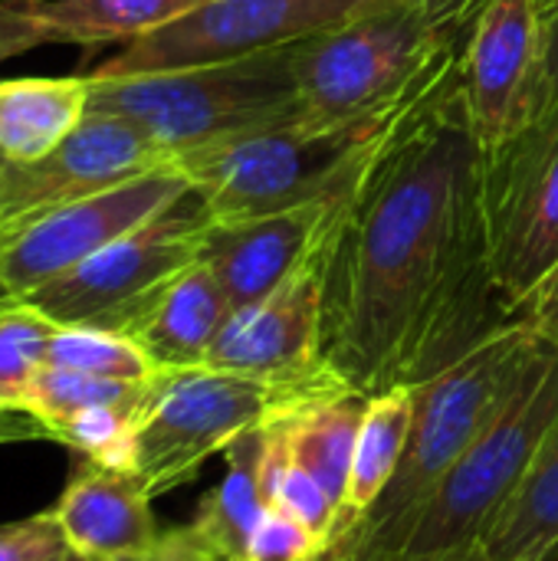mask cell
Returning <instances> with one entry per match:
<instances>
[{"label":"cell","mask_w":558,"mask_h":561,"mask_svg":"<svg viewBox=\"0 0 558 561\" xmlns=\"http://www.w3.org/2000/svg\"><path fill=\"white\" fill-rule=\"evenodd\" d=\"M148 388H151V378L148 381H115V378H95V375L46 365L33 385L26 414L43 421L49 431L62 417H69L82 408L109 404V408H128V411L141 414V408L148 401Z\"/></svg>","instance_id":"obj_25"},{"label":"cell","mask_w":558,"mask_h":561,"mask_svg":"<svg viewBox=\"0 0 558 561\" xmlns=\"http://www.w3.org/2000/svg\"><path fill=\"white\" fill-rule=\"evenodd\" d=\"M401 112L355 125H309L296 118L187 151L174 158V168L187 178L210 220L280 214L345 194Z\"/></svg>","instance_id":"obj_4"},{"label":"cell","mask_w":558,"mask_h":561,"mask_svg":"<svg viewBox=\"0 0 558 561\" xmlns=\"http://www.w3.org/2000/svg\"><path fill=\"white\" fill-rule=\"evenodd\" d=\"M411 424H414V391L411 388H388L365 401V414L358 424V440H355L352 470H349L345 500H342L339 529H335L332 546L342 536H349L388 490V483L398 473V463L408 450Z\"/></svg>","instance_id":"obj_19"},{"label":"cell","mask_w":558,"mask_h":561,"mask_svg":"<svg viewBox=\"0 0 558 561\" xmlns=\"http://www.w3.org/2000/svg\"><path fill=\"white\" fill-rule=\"evenodd\" d=\"M322 561H493L487 556V549L477 542L467 546H454V549H441V552H326Z\"/></svg>","instance_id":"obj_34"},{"label":"cell","mask_w":558,"mask_h":561,"mask_svg":"<svg viewBox=\"0 0 558 561\" xmlns=\"http://www.w3.org/2000/svg\"><path fill=\"white\" fill-rule=\"evenodd\" d=\"M408 3L424 10L444 30H464L474 10L480 7V0H408Z\"/></svg>","instance_id":"obj_36"},{"label":"cell","mask_w":558,"mask_h":561,"mask_svg":"<svg viewBox=\"0 0 558 561\" xmlns=\"http://www.w3.org/2000/svg\"><path fill=\"white\" fill-rule=\"evenodd\" d=\"M122 561H217V552L204 542V536L187 523V526H171L161 529L158 542L132 559Z\"/></svg>","instance_id":"obj_32"},{"label":"cell","mask_w":558,"mask_h":561,"mask_svg":"<svg viewBox=\"0 0 558 561\" xmlns=\"http://www.w3.org/2000/svg\"><path fill=\"white\" fill-rule=\"evenodd\" d=\"M266 427V424H263ZM263 427L243 434L234 440L227 454V473L220 486H214L201 506L191 526L204 536V542L217 552V559L247 561V546L270 510L263 480H260V457H263Z\"/></svg>","instance_id":"obj_21"},{"label":"cell","mask_w":558,"mask_h":561,"mask_svg":"<svg viewBox=\"0 0 558 561\" xmlns=\"http://www.w3.org/2000/svg\"><path fill=\"white\" fill-rule=\"evenodd\" d=\"M89 108L135 122L171 161L204 145L286 125L303 115L293 46L187 69L109 79L89 76Z\"/></svg>","instance_id":"obj_5"},{"label":"cell","mask_w":558,"mask_h":561,"mask_svg":"<svg viewBox=\"0 0 558 561\" xmlns=\"http://www.w3.org/2000/svg\"><path fill=\"white\" fill-rule=\"evenodd\" d=\"M56 561H89V559H82L79 552H72V549H66V552H62V556H59V559H56Z\"/></svg>","instance_id":"obj_38"},{"label":"cell","mask_w":558,"mask_h":561,"mask_svg":"<svg viewBox=\"0 0 558 561\" xmlns=\"http://www.w3.org/2000/svg\"><path fill=\"white\" fill-rule=\"evenodd\" d=\"M135 427H138V411L102 404L62 417L53 427V434L56 444L76 450L82 460H92L105 470L135 473Z\"/></svg>","instance_id":"obj_27"},{"label":"cell","mask_w":558,"mask_h":561,"mask_svg":"<svg viewBox=\"0 0 558 561\" xmlns=\"http://www.w3.org/2000/svg\"><path fill=\"white\" fill-rule=\"evenodd\" d=\"M191 194L187 178L164 164L151 174L59 204L0 233V289L23 299L49 279L69 273L102 247L155 220Z\"/></svg>","instance_id":"obj_10"},{"label":"cell","mask_w":558,"mask_h":561,"mask_svg":"<svg viewBox=\"0 0 558 561\" xmlns=\"http://www.w3.org/2000/svg\"><path fill=\"white\" fill-rule=\"evenodd\" d=\"M33 440H53L56 444V434L43 421H36L33 414L0 411V444H33Z\"/></svg>","instance_id":"obj_35"},{"label":"cell","mask_w":558,"mask_h":561,"mask_svg":"<svg viewBox=\"0 0 558 561\" xmlns=\"http://www.w3.org/2000/svg\"><path fill=\"white\" fill-rule=\"evenodd\" d=\"M506 316L454 59L401 112L339 207L326 240L322 358L368 398L418 388Z\"/></svg>","instance_id":"obj_1"},{"label":"cell","mask_w":558,"mask_h":561,"mask_svg":"<svg viewBox=\"0 0 558 561\" xmlns=\"http://www.w3.org/2000/svg\"><path fill=\"white\" fill-rule=\"evenodd\" d=\"M49 365L115 381H148L158 375L128 335L95 325H59L49 345Z\"/></svg>","instance_id":"obj_26"},{"label":"cell","mask_w":558,"mask_h":561,"mask_svg":"<svg viewBox=\"0 0 558 561\" xmlns=\"http://www.w3.org/2000/svg\"><path fill=\"white\" fill-rule=\"evenodd\" d=\"M546 342L529 319H510L441 375L411 388L414 424L398 473L368 516L329 552H391L414 513L493 421Z\"/></svg>","instance_id":"obj_2"},{"label":"cell","mask_w":558,"mask_h":561,"mask_svg":"<svg viewBox=\"0 0 558 561\" xmlns=\"http://www.w3.org/2000/svg\"><path fill=\"white\" fill-rule=\"evenodd\" d=\"M365 401L368 394L342 391V394L312 401L286 414L289 460L303 467L335 500L339 513L345 500V483L352 470V454H355Z\"/></svg>","instance_id":"obj_22"},{"label":"cell","mask_w":558,"mask_h":561,"mask_svg":"<svg viewBox=\"0 0 558 561\" xmlns=\"http://www.w3.org/2000/svg\"><path fill=\"white\" fill-rule=\"evenodd\" d=\"M217 561H234V559H217Z\"/></svg>","instance_id":"obj_42"},{"label":"cell","mask_w":558,"mask_h":561,"mask_svg":"<svg viewBox=\"0 0 558 561\" xmlns=\"http://www.w3.org/2000/svg\"><path fill=\"white\" fill-rule=\"evenodd\" d=\"M66 549L69 546L53 510L16 523H0V561H56Z\"/></svg>","instance_id":"obj_30"},{"label":"cell","mask_w":558,"mask_h":561,"mask_svg":"<svg viewBox=\"0 0 558 561\" xmlns=\"http://www.w3.org/2000/svg\"><path fill=\"white\" fill-rule=\"evenodd\" d=\"M273 506L283 510L286 516L299 519V523H303L306 529H312L326 546H332L335 529H339V506H335V500H332V496H329L303 467H296V463L286 467Z\"/></svg>","instance_id":"obj_29"},{"label":"cell","mask_w":558,"mask_h":561,"mask_svg":"<svg viewBox=\"0 0 558 561\" xmlns=\"http://www.w3.org/2000/svg\"><path fill=\"white\" fill-rule=\"evenodd\" d=\"M10 3H30L33 7V3H56V0H10Z\"/></svg>","instance_id":"obj_39"},{"label":"cell","mask_w":558,"mask_h":561,"mask_svg":"<svg viewBox=\"0 0 558 561\" xmlns=\"http://www.w3.org/2000/svg\"><path fill=\"white\" fill-rule=\"evenodd\" d=\"M174 164L135 122L89 108L86 118L43 158L0 168V233L59 204L92 197Z\"/></svg>","instance_id":"obj_13"},{"label":"cell","mask_w":558,"mask_h":561,"mask_svg":"<svg viewBox=\"0 0 558 561\" xmlns=\"http://www.w3.org/2000/svg\"><path fill=\"white\" fill-rule=\"evenodd\" d=\"M372 0H207L181 20L122 46L89 76H138L230 62L293 46Z\"/></svg>","instance_id":"obj_11"},{"label":"cell","mask_w":558,"mask_h":561,"mask_svg":"<svg viewBox=\"0 0 558 561\" xmlns=\"http://www.w3.org/2000/svg\"><path fill=\"white\" fill-rule=\"evenodd\" d=\"M480 546L493 561L558 559V424L520 486L480 533Z\"/></svg>","instance_id":"obj_20"},{"label":"cell","mask_w":558,"mask_h":561,"mask_svg":"<svg viewBox=\"0 0 558 561\" xmlns=\"http://www.w3.org/2000/svg\"><path fill=\"white\" fill-rule=\"evenodd\" d=\"M345 194L263 217L207 220L197 260L210 266L230 299V309L263 299L293 270H299L326 243Z\"/></svg>","instance_id":"obj_15"},{"label":"cell","mask_w":558,"mask_h":561,"mask_svg":"<svg viewBox=\"0 0 558 561\" xmlns=\"http://www.w3.org/2000/svg\"><path fill=\"white\" fill-rule=\"evenodd\" d=\"M342 391H352L342 378L273 385L207 365L158 371L135 427V477L151 500L171 493L243 434Z\"/></svg>","instance_id":"obj_6"},{"label":"cell","mask_w":558,"mask_h":561,"mask_svg":"<svg viewBox=\"0 0 558 561\" xmlns=\"http://www.w3.org/2000/svg\"><path fill=\"white\" fill-rule=\"evenodd\" d=\"M480 210L493 283L523 316L558 273V102L480 151Z\"/></svg>","instance_id":"obj_8"},{"label":"cell","mask_w":558,"mask_h":561,"mask_svg":"<svg viewBox=\"0 0 558 561\" xmlns=\"http://www.w3.org/2000/svg\"><path fill=\"white\" fill-rule=\"evenodd\" d=\"M46 43V30L33 7L0 0V62L23 56Z\"/></svg>","instance_id":"obj_31"},{"label":"cell","mask_w":558,"mask_h":561,"mask_svg":"<svg viewBox=\"0 0 558 561\" xmlns=\"http://www.w3.org/2000/svg\"><path fill=\"white\" fill-rule=\"evenodd\" d=\"M549 3H553V0H539V7H549Z\"/></svg>","instance_id":"obj_41"},{"label":"cell","mask_w":558,"mask_h":561,"mask_svg":"<svg viewBox=\"0 0 558 561\" xmlns=\"http://www.w3.org/2000/svg\"><path fill=\"white\" fill-rule=\"evenodd\" d=\"M326 552L329 546L312 529L270 506L250 536L247 561H322Z\"/></svg>","instance_id":"obj_28"},{"label":"cell","mask_w":558,"mask_h":561,"mask_svg":"<svg viewBox=\"0 0 558 561\" xmlns=\"http://www.w3.org/2000/svg\"><path fill=\"white\" fill-rule=\"evenodd\" d=\"M558 424V342H546L493 421L480 431L391 552H441L477 542L526 477Z\"/></svg>","instance_id":"obj_7"},{"label":"cell","mask_w":558,"mask_h":561,"mask_svg":"<svg viewBox=\"0 0 558 561\" xmlns=\"http://www.w3.org/2000/svg\"><path fill=\"white\" fill-rule=\"evenodd\" d=\"M0 168H3V158H0Z\"/></svg>","instance_id":"obj_43"},{"label":"cell","mask_w":558,"mask_h":561,"mask_svg":"<svg viewBox=\"0 0 558 561\" xmlns=\"http://www.w3.org/2000/svg\"><path fill=\"white\" fill-rule=\"evenodd\" d=\"M7 299H10V296H7V293H3V289H0V302H7Z\"/></svg>","instance_id":"obj_40"},{"label":"cell","mask_w":558,"mask_h":561,"mask_svg":"<svg viewBox=\"0 0 558 561\" xmlns=\"http://www.w3.org/2000/svg\"><path fill=\"white\" fill-rule=\"evenodd\" d=\"M322 316L326 243L273 293L243 309H234L217 332L204 365L273 385L339 378L322 358Z\"/></svg>","instance_id":"obj_14"},{"label":"cell","mask_w":558,"mask_h":561,"mask_svg":"<svg viewBox=\"0 0 558 561\" xmlns=\"http://www.w3.org/2000/svg\"><path fill=\"white\" fill-rule=\"evenodd\" d=\"M539 0H480L460 33L457 82L480 151L510 141L539 108Z\"/></svg>","instance_id":"obj_12"},{"label":"cell","mask_w":558,"mask_h":561,"mask_svg":"<svg viewBox=\"0 0 558 561\" xmlns=\"http://www.w3.org/2000/svg\"><path fill=\"white\" fill-rule=\"evenodd\" d=\"M56 322L23 299L0 302V411H23L49 365Z\"/></svg>","instance_id":"obj_24"},{"label":"cell","mask_w":558,"mask_h":561,"mask_svg":"<svg viewBox=\"0 0 558 561\" xmlns=\"http://www.w3.org/2000/svg\"><path fill=\"white\" fill-rule=\"evenodd\" d=\"M207 210L191 191L138 230L102 247L69 273L23 296L56 325H95L122 332L138 306L201 253Z\"/></svg>","instance_id":"obj_9"},{"label":"cell","mask_w":558,"mask_h":561,"mask_svg":"<svg viewBox=\"0 0 558 561\" xmlns=\"http://www.w3.org/2000/svg\"><path fill=\"white\" fill-rule=\"evenodd\" d=\"M89 76L0 79V158L30 164L49 154L89 112Z\"/></svg>","instance_id":"obj_18"},{"label":"cell","mask_w":558,"mask_h":561,"mask_svg":"<svg viewBox=\"0 0 558 561\" xmlns=\"http://www.w3.org/2000/svg\"><path fill=\"white\" fill-rule=\"evenodd\" d=\"M464 30L437 26L408 0H372L293 43L303 122L355 125L401 112L460 53Z\"/></svg>","instance_id":"obj_3"},{"label":"cell","mask_w":558,"mask_h":561,"mask_svg":"<svg viewBox=\"0 0 558 561\" xmlns=\"http://www.w3.org/2000/svg\"><path fill=\"white\" fill-rule=\"evenodd\" d=\"M53 516L72 552L89 561H122L148 552L161 526L151 496L135 473L82 460L53 503Z\"/></svg>","instance_id":"obj_16"},{"label":"cell","mask_w":558,"mask_h":561,"mask_svg":"<svg viewBox=\"0 0 558 561\" xmlns=\"http://www.w3.org/2000/svg\"><path fill=\"white\" fill-rule=\"evenodd\" d=\"M230 312V299L210 266L194 260L138 306L122 335H128L158 371L201 368Z\"/></svg>","instance_id":"obj_17"},{"label":"cell","mask_w":558,"mask_h":561,"mask_svg":"<svg viewBox=\"0 0 558 561\" xmlns=\"http://www.w3.org/2000/svg\"><path fill=\"white\" fill-rule=\"evenodd\" d=\"M523 319H529L546 339L558 342V273L546 283V289L533 299V306L523 312Z\"/></svg>","instance_id":"obj_37"},{"label":"cell","mask_w":558,"mask_h":561,"mask_svg":"<svg viewBox=\"0 0 558 561\" xmlns=\"http://www.w3.org/2000/svg\"><path fill=\"white\" fill-rule=\"evenodd\" d=\"M558 102V0L543 7V69H539V108Z\"/></svg>","instance_id":"obj_33"},{"label":"cell","mask_w":558,"mask_h":561,"mask_svg":"<svg viewBox=\"0 0 558 561\" xmlns=\"http://www.w3.org/2000/svg\"><path fill=\"white\" fill-rule=\"evenodd\" d=\"M201 3L207 0H56V3H33V10L46 30V43L128 46L181 20Z\"/></svg>","instance_id":"obj_23"}]
</instances>
